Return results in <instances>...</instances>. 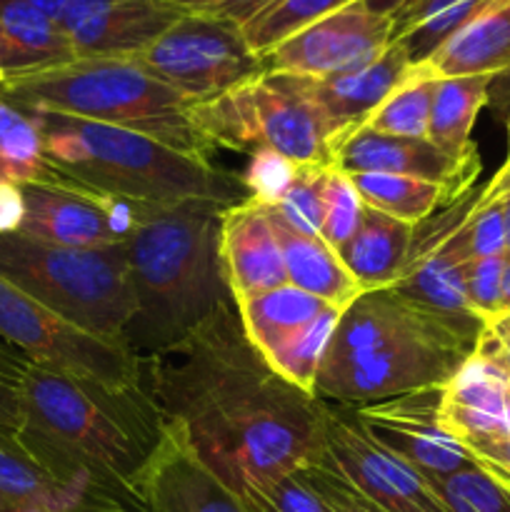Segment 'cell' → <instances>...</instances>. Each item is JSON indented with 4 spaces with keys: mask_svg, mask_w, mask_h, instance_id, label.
Returning a JSON list of instances; mask_svg holds the SVG:
<instances>
[{
    "mask_svg": "<svg viewBox=\"0 0 510 512\" xmlns=\"http://www.w3.org/2000/svg\"><path fill=\"white\" fill-rule=\"evenodd\" d=\"M343 310L333 308L330 305L325 313H320L318 318L310 325H305L300 333H295L293 338L285 340L278 350L265 358V363L285 380L293 388L303 390V393L315 395V383H318V373L323 368L325 353H328L330 338H333V330L338 325ZM318 398V395H315Z\"/></svg>",
    "mask_w": 510,
    "mask_h": 512,
    "instance_id": "34",
    "label": "cell"
},
{
    "mask_svg": "<svg viewBox=\"0 0 510 512\" xmlns=\"http://www.w3.org/2000/svg\"><path fill=\"white\" fill-rule=\"evenodd\" d=\"M265 208H268L270 223H273L275 235H278L280 248H283L288 283L315 295V298L325 300L333 308H350L355 298L363 295V288L348 273L338 250L330 248L320 235H308L295 230L270 205H265Z\"/></svg>",
    "mask_w": 510,
    "mask_h": 512,
    "instance_id": "25",
    "label": "cell"
},
{
    "mask_svg": "<svg viewBox=\"0 0 510 512\" xmlns=\"http://www.w3.org/2000/svg\"><path fill=\"white\" fill-rule=\"evenodd\" d=\"M235 308H238L240 323H243L250 345L263 358H268L273 350H278L285 340L300 333L305 325L313 323L330 305L288 283L238 300Z\"/></svg>",
    "mask_w": 510,
    "mask_h": 512,
    "instance_id": "28",
    "label": "cell"
},
{
    "mask_svg": "<svg viewBox=\"0 0 510 512\" xmlns=\"http://www.w3.org/2000/svg\"><path fill=\"white\" fill-rule=\"evenodd\" d=\"M475 350L498 360V363L505 365V370L510 373V315L493 320V323L485 328V333L480 335V343Z\"/></svg>",
    "mask_w": 510,
    "mask_h": 512,
    "instance_id": "48",
    "label": "cell"
},
{
    "mask_svg": "<svg viewBox=\"0 0 510 512\" xmlns=\"http://www.w3.org/2000/svg\"><path fill=\"white\" fill-rule=\"evenodd\" d=\"M25 218L18 233L68 248L120 245L110 230L103 195L78 183L50 175L23 183Z\"/></svg>",
    "mask_w": 510,
    "mask_h": 512,
    "instance_id": "18",
    "label": "cell"
},
{
    "mask_svg": "<svg viewBox=\"0 0 510 512\" xmlns=\"http://www.w3.org/2000/svg\"><path fill=\"white\" fill-rule=\"evenodd\" d=\"M425 68L435 78L458 75H498L510 70V0H490L458 33L450 35L428 60Z\"/></svg>",
    "mask_w": 510,
    "mask_h": 512,
    "instance_id": "24",
    "label": "cell"
},
{
    "mask_svg": "<svg viewBox=\"0 0 510 512\" xmlns=\"http://www.w3.org/2000/svg\"><path fill=\"white\" fill-rule=\"evenodd\" d=\"M413 225L395 220L365 205V218L358 233L343 250L340 260L358 280L363 293L393 288L403 275L413 245Z\"/></svg>",
    "mask_w": 510,
    "mask_h": 512,
    "instance_id": "27",
    "label": "cell"
},
{
    "mask_svg": "<svg viewBox=\"0 0 510 512\" xmlns=\"http://www.w3.org/2000/svg\"><path fill=\"white\" fill-rule=\"evenodd\" d=\"M55 175L83 188L145 203L208 200L230 208L250 200L243 178L135 130L63 115H35Z\"/></svg>",
    "mask_w": 510,
    "mask_h": 512,
    "instance_id": "4",
    "label": "cell"
},
{
    "mask_svg": "<svg viewBox=\"0 0 510 512\" xmlns=\"http://www.w3.org/2000/svg\"><path fill=\"white\" fill-rule=\"evenodd\" d=\"M468 453L473 455L480 470H485L490 478L500 480L510 488V435L473 445V448H468Z\"/></svg>",
    "mask_w": 510,
    "mask_h": 512,
    "instance_id": "46",
    "label": "cell"
},
{
    "mask_svg": "<svg viewBox=\"0 0 510 512\" xmlns=\"http://www.w3.org/2000/svg\"><path fill=\"white\" fill-rule=\"evenodd\" d=\"M18 512H48V510H40V508H28V510H18Z\"/></svg>",
    "mask_w": 510,
    "mask_h": 512,
    "instance_id": "55",
    "label": "cell"
},
{
    "mask_svg": "<svg viewBox=\"0 0 510 512\" xmlns=\"http://www.w3.org/2000/svg\"><path fill=\"white\" fill-rule=\"evenodd\" d=\"M365 218V203L355 190L348 173L338 168L328 170L325 178V218L320 238L333 250H343L353 240Z\"/></svg>",
    "mask_w": 510,
    "mask_h": 512,
    "instance_id": "38",
    "label": "cell"
},
{
    "mask_svg": "<svg viewBox=\"0 0 510 512\" xmlns=\"http://www.w3.org/2000/svg\"><path fill=\"white\" fill-rule=\"evenodd\" d=\"M355 190L360 193L368 208L380 210L395 220L408 225H420L425 218L443 210L445 205L455 203L450 188L430 180L408 178V175L390 173H348Z\"/></svg>",
    "mask_w": 510,
    "mask_h": 512,
    "instance_id": "31",
    "label": "cell"
},
{
    "mask_svg": "<svg viewBox=\"0 0 510 512\" xmlns=\"http://www.w3.org/2000/svg\"><path fill=\"white\" fill-rule=\"evenodd\" d=\"M298 165L275 150H258L250 155L245 173L240 175L250 198L263 205H275L293 183Z\"/></svg>",
    "mask_w": 510,
    "mask_h": 512,
    "instance_id": "41",
    "label": "cell"
},
{
    "mask_svg": "<svg viewBox=\"0 0 510 512\" xmlns=\"http://www.w3.org/2000/svg\"><path fill=\"white\" fill-rule=\"evenodd\" d=\"M225 205L160 203L125 243L133 318L123 343L140 360L175 348L225 305H235L220 260Z\"/></svg>",
    "mask_w": 510,
    "mask_h": 512,
    "instance_id": "3",
    "label": "cell"
},
{
    "mask_svg": "<svg viewBox=\"0 0 510 512\" xmlns=\"http://www.w3.org/2000/svg\"><path fill=\"white\" fill-rule=\"evenodd\" d=\"M410 65L413 60L408 50L400 43H390L383 55L358 70L330 75V78H300L305 95L328 125L333 148L338 140L368 123L375 108L405 78Z\"/></svg>",
    "mask_w": 510,
    "mask_h": 512,
    "instance_id": "21",
    "label": "cell"
},
{
    "mask_svg": "<svg viewBox=\"0 0 510 512\" xmlns=\"http://www.w3.org/2000/svg\"><path fill=\"white\" fill-rule=\"evenodd\" d=\"M328 170L330 168H320V165H298V173H295L290 188L270 208L300 233L320 235L325 218V178H328Z\"/></svg>",
    "mask_w": 510,
    "mask_h": 512,
    "instance_id": "37",
    "label": "cell"
},
{
    "mask_svg": "<svg viewBox=\"0 0 510 512\" xmlns=\"http://www.w3.org/2000/svg\"><path fill=\"white\" fill-rule=\"evenodd\" d=\"M333 168L343 173H390L430 180L450 188L455 198L475 190L480 158H453L425 138H395L358 128L333 148Z\"/></svg>",
    "mask_w": 510,
    "mask_h": 512,
    "instance_id": "16",
    "label": "cell"
},
{
    "mask_svg": "<svg viewBox=\"0 0 510 512\" xmlns=\"http://www.w3.org/2000/svg\"><path fill=\"white\" fill-rule=\"evenodd\" d=\"M350 3L355 0H273L268 8L243 25V35L250 48L265 58L295 33Z\"/></svg>",
    "mask_w": 510,
    "mask_h": 512,
    "instance_id": "35",
    "label": "cell"
},
{
    "mask_svg": "<svg viewBox=\"0 0 510 512\" xmlns=\"http://www.w3.org/2000/svg\"><path fill=\"white\" fill-rule=\"evenodd\" d=\"M370 5H373L375 10H383V13H393L395 8H398L400 3H403V0H368Z\"/></svg>",
    "mask_w": 510,
    "mask_h": 512,
    "instance_id": "53",
    "label": "cell"
},
{
    "mask_svg": "<svg viewBox=\"0 0 510 512\" xmlns=\"http://www.w3.org/2000/svg\"><path fill=\"white\" fill-rule=\"evenodd\" d=\"M128 512L123 505L85 493L55 478L25 450L15 430L0 428V512Z\"/></svg>",
    "mask_w": 510,
    "mask_h": 512,
    "instance_id": "23",
    "label": "cell"
},
{
    "mask_svg": "<svg viewBox=\"0 0 510 512\" xmlns=\"http://www.w3.org/2000/svg\"><path fill=\"white\" fill-rule=\"evenodd\" d=\"M463 228L465 223L433 250L410 260L393 290L408 298L410 303L440 315L480 343V335L488 325L473 313L468 303L465 280H468V265L473 263V258L465 245Z\"/></svg>",
    "mask_w": 510,
    "mask_h": 512,
    "instance_id": "22",
    "label": "cell"
},
{
    "mask_svg": "<svg viewBox=\"0 0 510 512\" xmlns=\"http://www.w3.org/2000/svg\"><path fill=\"white\" fill-rule=\"evenodd\" d=\"M163 420L188 435L235 493L295 475L325 455L328 403L285 383L225 305L175 348L143 360Z\"/></svg>",
    "mask_w": 510,
    "mask_h": 512,
    "instance_id": "1",
    "label": "cell"
},
{
    "mask_svg": "<svg viewBox=\"0 0 510 512\" xmlns=\"http://www.w3.org/2000/svg\"><path fill=\"white\" fill-rule=\"evenodd\" d=\"M295 475H298L303 483H308L335 512H383L378 505L370 503L358 488H353V485L345 480V475L335 468L333 460L328 458V453H325L318 463L298 470Z\"/></svg>",
    "mask_w": 510,
    "mask_h": 512,
    "instance_id": "40",
    "label": "cell"
},
{
    "mask_svg": "<svg viewBox=\"0 0 510 512\" xmlns=\"http://www.w3.org/2000/svg\"><path fill=\"white\" fill-rule=\"evenodd\" d=\"M440 390L428 388L398 398L368 405H348L363 433L385 453L410 465L428 480L473 468L475 460L468 448L445 433L438 423Z\"/></svg>",
    "mask_w": 510,
    "mask_h": 512,
    "instance_id": "12",
    "label": "cell"
},
{
    "mask_svg": "<svg viewBox=\"0 0 510 512\" xmlns=\"http://www.w3.org/2000/svg\"><path fill=\"white\" fill-rule=\"evenodd\" d=\"M325 453L345 480L383 512H450L428 478L363 433L348 405L328 403Z\"/></svg>",
    "mask_w": 510,
    "mask_h": 512,
    "instance_id": "13",
    "label": "cell"
},
{
    "mask_svg": "<svg viewBox=\"0 0 510 512\" xmlns=\"http://www.w3.org/2000/svg\"><path fill=\"white\" fill-rule=\"evenodd\" d=\"M510 315V258L505 255L503 278H500V318Z\"/></svg>",
    "mask_w": 510,
    "mask_h": 512,
    "instance_id": "50",
    "label": "cell"
},
{
    "mask_svg": "<svg viewBox=\"0 0 510 512\" xmlns=\"http://www.w3.org/2000/svg\"><path fill=\"white\" fill-rule=\"evenodd\" d=\"M178 15L163 0H70L58 23L78 58H135L158 40Z\"/></svg>",
    "mask_w": 510,
    "mask_h": 512,
    "instance_id": "17",
    "label": "cell"
},
{
    "mask_svg": "<svg viewBox=\"0 0 510 512\" xmlns=\"http://www.w3.org/2000/svg\"><path fill=\"white\" fill-rule=\"evenodd\" d=\"M50 175L40 120L0 98V178L23 185Z\"/></svg>",
    "mask_w": 510,
    "mask_h": 512,
    "instance_id": "33",
    "label": "cell"
},
{
    "mask_svg": "<svg viewBox=\"0 0 510 512\" xmlns=\"http://www.w3.org/2000/svg\"><path fill=\"white\" fill-rule=\"evenodd\" d=\"M463 233L465 245H468V253L473 260L505 255V220L500 200L483 203L478 198L475 208L470 210L468 220H465Z\"/></svg>",
    "mask_w": 510,
    "mask_h": 512,
    "instance_id": "42",
    "label": "cell"
},
{
    "mask_svg": "<svg viewBox=\"0 0 510 512\" xmlns=\"http://www.w3.org/2000/svg\"><path fill=\"white\" fill-rule=\"evenodd\" d=\"M490 0H403L390 13L393 43L408 50L413 63L428 60Z\"/></svg>",
    "mask_w": 510,
    "mask_h": 512,
    "instance_id": "30",
    "label": "cell"
},
{
    "mask_svg": "<svg viewBox=\"0 0 510 512\" xmlns=\"http://www.w3.org/2000/svg\"><path fill=\"white\" fill-rule=\"evenodd\" d=\"M145 512H253L200 460L188 435L165 420L163 438L140 478Z\"/></svg>",
    "mask_w": 510,
    "mask_h": 512,
    "instance_id": "15",
    "label": "cell"
},
{
    "mask_svg": "<svg viewBox=\"0 0 510 512\" xmlns=\"http://www.w3.org/2000/svg\"><path fill=\"white\" fill-rule=\"evenodd\" d=\"M163 3L180 15L225 20V23H235L243 28L273 0H163Z\"/></svg>",
    "mask_w": 510,
    "mask_h": 512,
    "instance_id": "45",
    "label": "cell"
},
{
    "mask_svg": "<svg viewBox=\"0 0 510 512\" xmlns=\"http://www.w3.org/2000/svg\"><path fill=\"white\" fill-rule=\"evenodd\" d=\"M78 58L55 18L25 0H0V65L5 80Z\"/></svg>",
    "mask_w": 510,
    "mask_h": 512,
    "instance_id": "26",
    "label": "cell"
},
{
    "mask_svg": "<svg viewBox=\"0 0 510 512\" xmlns=\"http://www.w3.org/2000/svg\"><path fill=\"white\" fill-rule=\"evenodd\" d=\"M435 78L423 63H413L405 78L390 90L388 98L375 108L363 128L395 138H425L428 140L430 105H433Z\"/></svg>",
    "mask_w": 510,
    "mask_h": 512,
    "instance_id": "32",
    "label": "cell"
},
{
    "mask_svg": "<svg viewBox=\"0 0 510 512\" xmlns=\"http://www.w3.org/2000/svg\"><path fill=\"white\" fill-rule=\"evenodd\" d=\"M500 205H503V220H505V255L510 258V193L500 198Z\"/></svg>",
    "mask_w": 510,
    "mask_h": 512,
    "instance_id": "52",
    "label": "cell"
},
{
    "mask_svg": "<svg viewBox=\"0 0 510 512\" xmlns=\"http://www.w3.org/2000/svg\"><path fill=\"white\" fill-rule=\"evenodd\" d=\"M220 260L233 300L288 285L280 240L258 200L230 205L220 218Z\"/></svg>",
    "mask_w": 510,
    "mask_h": 512,
    "instance_id": "20",
    "label": "cell"
},
{
    "mask_svg": "<svg viewBox=\"0 0 510 512\" xmlns=\"http://www.w3.org/2000/svg\"><path fill=\"white\" fill-rule=\"evenodd\" d=\"M0 275L65 323L120 340L133 318L125 245L68 248L23 233L0 235Z\"/></svg>",
    "mask_w": 510,
    "mask_h": 512,
    "instance_id": "6",
    "label": "cell"
},
{
    "mask_svg": "<svg viewBox=\"0 0 510 512\" xmlns=\"http://www.w3.org/2000/svg\"><path fill=\"white\" fill-rule=\"evenodd\" d=\"M393 43V18L355 0L308 25L263 58L265 73L330 78L373 63Z\"/></svg>",
    "mask_w": 510,
    "mask_h": 512,
    "instance_id": "11",
    "label": "cell"
},
{
    "mask_svg": "<svg viewBox=\"0 0 510 512\" xmlns=\"http://www.w3.org/2000/svg\"><path fill=\"white\" fill-rule=\"evenodd\" d=\"M413 338L453 340L473 353L478 348V340L455 328L453 323L410 303L393 288H385L363 293L360 298H355L350 308L343 310L333 330V338H330L323 368Z\"/></svg>",
    "mask_w": 510,
    "mask_h": 512,
    "instance_id": "14",
    "label": "cell"
},
{
    "mask_svg": "<svg viewBox=\"0 0 510 512\" xmlns=\"http://www.w3.org/2000/svg\"><path fill=\"white\" fill-rule=\"evenodd\" d=\"M163 425L145 383H103L28 363L15 435L48 473L73 488L145 512L140 478Z\"/></svg>",
    "mask_w": 510,
    "mask_h": 512,
    "instance_id": "2",
    "label": "cell"
},
{
    "mask_svg": "<svg viewBox=\"0 0 510 512\" xmlns=\"http://www.w3.org/2000/svg\"><path fill=\"white\" fill-rule=\"evenodd\" d=\"M253 512H335L298 475L270 480L238 493Z\"/></svg>",
    "mask_w": 510,
    "mask_h": 512,
    "instance_id": "39",
    "label": "cell"
},
{
    "mask_svg": "<svg viewBox=\"0 0 510 512\" xmlns=\"http://www.w3.org/2000/svg\"><path fill=\"white\" fill-rule=\"evenodd\" d=\"M190 123L205 150H275L295 165L333 168L328 125L300 78L263 73L205 103L190 105Z\"/></svg>",
    "mask_w": 510,
    "mask_h": 512,
    "instance_id": "7",
    "label": "cell"
},
{
    "mask_svg": "<svg viewBox=\"0 0 510 512\" xmlns=\"http://www.w3.org/2000/svg\"><path fill=\"white\" fill-rule=\"evenodd\" d=\"M25 218L23 185L0 178V235L18 233Z\"/></svg>",
    "mask_w": 510,
    "mask_h": 512,
    "instance_id": "47",
    "label": "cell"
},
{
    "mask_svg": "<svg viewBox=\"0 0 510 512\" xmlns=\"http://www.w3.org/2000/svg\"><path fill=\"white\" fill-rule=\"evenodd\" d=\"M30 358L0 338V428L18 430L20 425V395L23 378Z\"/></svg>",
    "mask_w": 510,
    "mask_h": 512,
    "instance_id": "44",
    "label": "cell"
},
{
    "mask_svg": "<svg viewBox=\"0 0 510 512\" xmlns=\"http://www.w3.org/2000/svg\"><path fill=\"white\" fill-rule=\"evenodd\" d=\"M0 338L33 363L115 385L143 383V360L125 343L90 335L0 275Z\"/></svg>",
    "mask_w": 510,
    "mask_h": 512,
    "instance_id": "9",
    "label": "cell"
},
{
    "mask_svg": "<svg viewBox=\"0 0 510 512\" xmlns=\"http://www.w3.org/2000/svg\"><path fill=\"white\" fill-rule=\"evenodd\" d=\"M25 3L35 5V8L43 10L45 15H50V18L60 20V15H63V10L68 8L70 0H25Z\"/></svg>",
    "mask_w": 510,
    "mask_h": 512,
    "instance_id": "51",
    "label": "cell"
},
{
    "mask_svg": "<svg viewBox=\"0 0 510 512\" xmlns=\"http://www.w3.org/2000/svg\"><path fill=\"white\" fill-rule=\"evenodd\" d=\"M510 373L475 350L443 385L438 423L463 448L508 435Z\"/></svg>",
    "mask_w": 510,
    "mask_h": 512,
    "instance_id": "19",
    "label": "cell"
},
{
    "mask_svg": "<svg viewBox=\"0 0 510 512\" xmlns=\"http://www.w3.org/2000/svg\"><path fill=\"white\" fill-rule=\"evenodd\" d=\"M0 98L30 115H63L135 130L193 155H205L190 123V103L138 58L90 55L0 83Z\"/></svg>",
    "mask_w": 510,
    "mask_h": 512,
    "instance_id": "5",
    "label": "cell"
},
{
    "mask_svg": "<svg viewBox=\"0 0 510 512\" xmlns=\"http://www.w3.org/2000/svg\"><path fill=\"white\" fill-rule=\"evenodd\" d=\"M508 193H510V160L500 165V170L490 178V183L485 185V188H480V200H483V203H493V200H500Z\"/></svg>",
    "mask_w": 510,
    "mask_h": 512,
    "instance_id": "49",
    "label": "cell"
},
{
    "mask_svg": "<svg viewBox=\"0 0 510 512\" xmlns=\"http://www.w3.org/2000/svg\"><path fill=\"white\" fill-rule=\"evenodd\" d=\"M510 160V115H508V155H505V163Z\"/></svg>",
    "mask_w": 510,
    "mask_h": 512,
    "instance_id": "54",
    "label": "cell"
},
{
    "mask_svg": "<svg viewBox=\"0 0 510 512\" xmlns=\"http://www.w3.org/2000/svg\"><path fill=\"white\" fill-rule=\"evenodd\" d=\"M5 80V73H3V65H0V83H3Z\"/></svg>",
    "mask_w": 510,
    "mask_h": 512,
    "instance_id": "56",
    "label": "cell"
},
{
    "mask_svg": "<svg viewBox=\"0 0 510 512\" xmlns=\"http://www.w3.org/2000/svg\"><path fill=\"white\" fill-rule=\"evenodd\" d=\"M450 512H510V488L478 465L443 480H430Z\"/></svg>",
    "mask_w": 510,
    "mask_h": 512,
    "instance_id": "36",
    "label": "cell"
},
{
    "mask_svg": "<svg viewBox=\"0 0 510 512\" xmlns=\"http://www.w3.org/2000/svg\"><path fill=\"white\" fill-rule=\"evenodd\" d=\"M505 255L480 258L468 265V303L473 313L490 325L500 318V278H503Z\"/></svg>",
    "mask_w": 510,
    "mask_h": 512,
    "instance_id": "43",
    "label": "cell"
},
{
    "mask_svg": "<svg viewBox=\"0 0 510 512\" xmlns=\"http://www.w3.org/2000/svg\"><path fill=\"white\" fill-rule=\"evenodd\" d=\"M135 58L190 105L205 103L265 73V63L235 23L178 15Z\"/></svg>",
    "mask_w": 510,
    "mask_h": 512,
    "instance_id": "8",
    "label": "cell"
},
{
    "mask_svg": "<svg viewBox=\"0 0 510 512\" xmlns=\"http://www.w3.org/2000/svg\"><path fill=\"white\" fill-rule=\"evenodd\" d=\"M473 350L440 338H413L360 358L325 365L315 395L338 405H368L415 390L443 388Z\"/></svg>",
    "mask_w": 510,
    "mask_h": 512,
    "instance_id": "10",
    "label": "cell"
},
{
    "mask_svg": "<svg viewBox=\"0 0 510 512\" xmlns=\"http://www.w3.org/2000/svg\"><path fill=\"white\" fill-rule=\"evenodd\" d=\"M488 75H458V78H438L430 105L428 140L453 158H473L478 148L470 140L473 125L480 110L490 100Z\"/></svg>",
    "mask_w": 510,
    "mask_h": 512,
    "instance_id": "29",
    "label": "cell"
}]
</instances>
